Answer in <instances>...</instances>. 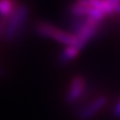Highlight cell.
I'll return each mask as SVG.
<instances>
[{
    "label": "cell",
    "instance_id": "obj_1",
    "mask_svg": "<svg viewBox=\"0 0 120 120\" xmlns=\"http://www.w3.org/2000/svg\"><path fill=\"white\" fill-rule=\"evenodd\" d=\"M29 16V8L25 4H19L7 22L4 37L6 43H16L22 39Z\"/></svg>",
    "mask_w": 120,
    "mask_h": 120
},
{
    "label": "cell",
    "instance_id": "obj_2",
    "mask_svg": "<svg viewBox=\"0 0 120 120\" xmlns=\"http://www.w3.org/2000/svg\"><path fill=\"white\" fill-rule=\"evenodd\" d=\"M107 103L106 96H98L97 98L89 101L83 106H81L77 110V117L79 120H89L93 118L99 111L103 109V107Z\"/></svg>",
    "mask_w": 120,
    "mask_h": 120
},
{
    "label": "cell",
    "instance_id": "obj_3",
    "mask_svg": "<svg viewBox=\"0 0 120 120\" xmlns=\"http://www.w3.org/2000/svg\"><path fill=\"white\" fill-rule=\"evenodd\" d=\"M86 90V80L81 75H76L72 78L69 87L65 94V102L67 104H73L81 99Z\"/></svg>",
    "mask_w": 120,
    "mask_h": 120
},
{
    "label": "cell",
    "instance_id": "obj_4",
    "mask_svg": "<svg viewBox=\"0 0 120 120\" xmlns=\"http://www.w3.org/2000/svg\"><path fill=\"white\" fill-rule=\"evenodd\" d=\"M51 39L57 41L58 43H61L66 46H71L76 43V37L73 34L68 32H65L63 30H60L58 28H55L53 34H52Z\"/></svg>",
    "mask_w": 120,
    "mask_h": 120
},
{
    "label": "cell",
    "instance_id": "obj_5",
    "mask_svg": "<svg viewBox=\"0 0 120 120\" xmlns=\"http://www.w3.org/2000/svg\"><path fill=\"white\" fill-rule=\"evenodd\" d=\"M19 4L16 0H0V18L8 20Z\"/></svg>",
    "mask_w": 120,
    "mask_h": 120
},
{
    "label": "cell",
    "instance_id": "obj_6",
    "mask_svg": "<svg viewBox=\"0 0 120 120\" xmlns=\"http://www.w3.org/2000/svg\"><path fill=\"white\" fill-rule=\"evenodd\" d=\"M79 53H80V50L75 47L74 45L66 46L59 55V61H60V63H62V64L68 63L76 58Z\"/></svg>",
    "mask_w": 120,
    "mask_h": 120
},
{
    "label": "cell",
    "instance_id": "obj_7",
    "mask_svg": "<svg viewBox=\"0 0 120 120\" xmlns=\"http://www.w3.org/2000/svg\"><path fill=\"white\" fill-rule=\"evenodd\" d=\"M112 116L115 119H120V100L118 101L112 110Z\"/></svg>",
    "mask_w": 120,
    "mask_h": 120
},
{
    "label": "cell",
    "instance_id": "obj_8",
    "mask_svg": "<svg viewBox=\"0 0 120 120\" xmlns=\"http://www.w3.org/2000/svg\"><path fill=\"white\" fill-rule=\"evenodd\" d=\"M6 70L4 69V67H2L1 65H0V78H5L6 77Z\"/></svg>",
    "mask_w": 120,
    "mask_h": 120
}]
</instances>
